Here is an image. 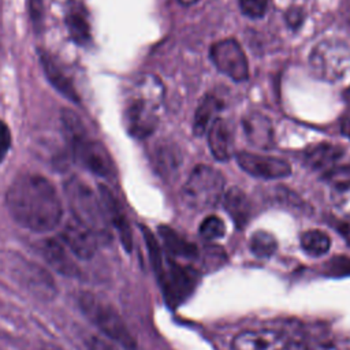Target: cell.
Instances as JSON below:
<instances>
[{
  "mask_svg": "<svg viewBox=\"0 0 350 350\" xmlns=\"http://www.w3.org/2000/svg\"><path fill=\"white\" fill-rule=\"evenodd\" d=\"M75 161L96 176L107 178L112 175L113 160L101 141L89 137L88 131L68 138Z\"/></svg>",
  "mask_w": 350,
  "mask_h": 350,
  "instance_id": "52a82bcc",
  "label": "cell"
},
{
  "mask_svg": "<svg viewBox=\"0 0 350 350\" xmlns=\"http://www.w3.org/2000/svg\"><path fill=\"white\" fill-rule=\"evenodd\" d=\"M249 246L254 256L265 258L275 253L278 247V242L272 234L267 231H257L252 235Z\"/></svg>",
  "mask_w": 350,
  "mask_h": 350,
  "instance_id": "d4e9b609",
  "label": "cell"
},
{
  "mask_svg": "<svg viewBox=\"0 0 350 350\" xmlns=\"http://www.w3.org/2000/svg\"><path fill=\"white\" fill-rule=\"evenodd\" d=\"M208 144L211 153L219 161H227L234 154V139L230 124L221 119L216 118L208 129Z\"/></svg>",
  "mask_w": 350,
  "mask_h": 350,
  "instance_id": "2e32d148",
  "label": "cell"
},
{
  "mask_svg": "<svg viewBox=\"0 0 350 350\" xmlns=\"http://www.w3.org/2000/svg\"><path fill=\"white\" fill-rule=\"evenodd\" d=\"M284 19L288 27L298 29L305 19V12L301 7H290L284 15Z\"/></svg>",
  "mask_w": 350,
  "mask_h": 350,
  "instance_id": "1f68e13d",
  "label": "cell"
},
{
  "mask_svg": "<svg viewBox=\"0 0 350 350\" xmlns=\"http://www.w3.org/2000/svg\"><path fill=\"white\" fill-rule=\"evenodd\" d=\"M60 239L67 246V249L81 260H88L93 257L100 242L90 230H88L75 220L66 224Z\"/></svg>",
  "mask_w": 350,
  "mask_h": 350,
  "instance_id": "7c38bea8",
  "label": "cell"
},
{
  "mask_svg": "<svg viewBox=\"0 0 350 350\" xmlns=\"http://www.w3.org/2000/svg\"><path fill=\"white\" fill-rule=\"evenodd\" d=\"M239 8L247 18H262L268 10V0H238Z\"/></svg>",
  "mask_w": 350,
  "mask_h": 350,
  "instance_id": "83f0119b",
  "label": "cell"
},
{
  "mask_svg": "<svg viewBox=\"0 0 350 350\" xmlns=\"http://www.w3.org/2000/svg\"><path fill=\"white\" fill-rule=\"evenodd\" d=\"M299 242L302 250L313 257L325 254L331 247V239L328 234L321 230H308L302 232Z\"/></svg>",
  "mask_w": 350,
  "mask_h": 350,
  "instance_id": "603a6c76",
  "label": "cell"
},
{
  "mask_svg": "<svg viewBox=\"0 0 350 350\" xmlns=\"http://www.w3.org/2000/svg\"><path fill=\"white\" fill-rule=\"evenodd\" d=\"M309 66L325 82L343 81L350 74V45L339 38L323 40L310 51Z\"/></svg>",
  "mask_w": 350,
  "mask_h": 350,
  "instance_id": "5b68a950",
  "label": "cell"
},
{
  "mask_svg": "<svg viewBox=\"0 0 350 350\" xmlns=\"http://www.w3.org/2000/svg\"><path fill=\"white\" fill-rule=\"evenodd\" d=\"M242 129L247 141L260 149H272L275 145L271 120L261 112L252 111L242 118Z\"/></svg>",
  "mask_w": 350,
  "mask_h": 350,
  "instance_id": "9a60e30c",
  "label": "cell"
},
{
  "mask_svg": "<svg viewBox=\"0 0 350 350\" xmlns=\"http://www.w3.org/2000/svg\"><path fill=\"white\" fill-rule=\"evenodd\" d=\"M159 235L163 241L164 249L168 252V254L172 258L191 260L197 257L198 254L197 247L191 242H189L186 238H183L179 232H176L174 228L168 226H160Z\"/></svg>",
  "mask_w": 350,
  "mask_h": 350,
  "instance_id": "ac0fdd59",
  "label": "cell"
},
{
  "mask_svg": "<svg viewBox=\"0 0 350 350\" xmlns=\"http://www.w3.org/2000/svg\"><path fill=\"white\" fill-rule=\"evenodd\" d=\"M27 8L30 14V21L34 30L38 33L44 26V0H27Z\"/></svg>",
  "mask_w": 350,
  "mask_h": 350,
  "instance_id": "f1b7e54d",
  "label": "cell"
},
{
  "mask_svg": "<svg viewBox=\"0 0 350 350\" xmlns=\"http://www.w3.org/2000/svg\"><path fill=\"white\" fill-rule=\"evenodd\" d=\"M221 107L223 103L213 94H206L200 101L193 119V131L197 137L202 135L209 129V126L215 120L213 116L221 109Z\"/></svg>",
  "mask_w": 350,
  "mask_h": 350,
  "instance_id": "7402d4cb",
  "label": "cell"
},
{
  "mask_svg": "<svg viewBox=\"0 0 350 350\" xmlns=\"http://www.w3.org/2000/svg\"><path fill=\"white\" fill-rule=\"evenodd\" d=\"M42 350H62V349H59V347H45V349H42Z\"/></svg>",
  "mask_w": 350,
  "mask_h": 350,
  "instance_id": "e575fe53",
  "label": "cell"
},
{
  "mask_svg": "<svg viewBox=\"0 0 350 350\" xmlns=\"http://www.w3.org/2000/svg\"><path fill=\"white\" fill-rule=\"evenodd\" d=\"M44 257L49 265L62 275L75 276L78 275V267L71 257V252L59 239H48L44 243Z\"/></svg>",
  "mask_w": 350,
  "mask_h": 350,
  "instance_id": "e0dca14e",
  "label": "cell"
},
{
  "mask_svg": "<svg viewBox=\"0 0 350 350\" xmlns=\"http://www.w3.org/2000/svg\"><path fill=\"white\" fill-rule=\"evenodd\" d=\"M342 154L343 150L340 146L324 142L306 149L304 153V161L312 170L328 171L342 157Z\"/></svg>",
  "mask_w": 350,
  "mask_h": 350,
  "instance_id": "d6986e66",
  "label": "cell"
},
{
  "mask_svg": "<svg viewBox=\"0 0 350 350\" xmlns=\"http://www.w3.org/2000/svg\"><path fill=\"white\" fill-rule=\"evenodd\" d=\"M164 100V86L153 74L141 75L126 101L123 123L126 131L134 138H146L159 124V112Z\"/></svg>",
  "mask_w": 350,
  "mask_h": 350,
  "instance_id": "7a4b0ae2",
  "label": "cell"
},
{
  "mask_svg": "<svg viewBox=\"0 0 350 350\" xmlns=\"http://www.w3.org/2000/svg\"><path fill=\"white\" fill-rule=\"evenodd\" d=\"M324 180L339 193L350 194V165L332 167L324 175Z\"/></svg>",
  "mask_w": 350,
  "mask_h": 350,
  "instance_id": "484cf974",
  "label": "cell"
},
{
  "mask_svg": "<svg viewBox=\"0 0 350 350\" xmlns=\"http://www.w3.org/2000/svg\"><path fill=\"white\" fill-rule=\"evenodd\" d=\"M64 191L74 220L90 230L98 241H108V220L98 194H96L82 179L75 176L66 182Z\"/></svg>",
  "mask_w": 350,
  "mask_h": 350,
  "instance_id": "3957f363",
  "label": "cell"
},
{
  "mask_svg": "<svg viewBox=\"0 0 350 350\" xmlns=\"http://www.w3.org/2000/svg\"><path fill=\"white\" fill-rule=\"evenodd\" d=\"M224 232H226V226L219 216L209 215L200 224V235L204 239L215 241V239L221 238L224 235Z\"/></svg>",
  "mask_w": 350,
  "mask_h": 350,
  "instance_id": "4316f807",
  "label": "cell"
},
{
  "mask_svg": "<svg viewBox=\"0 0 350 350\" xmlns=\"http://www.w3.org/2000/svg\"><path fill=\"white\" fill-rule=\"evenodd\" d=\"M198 0H179V3H182L183 5H191L194 3H197Z\"/></svg>",
  "mask_w": 350,
  "mask_h": 350,
  "instance_id": "836d02e7",
  "label": "cell"
},
{
  "mask_svg": "<svg viewBox=\"0 0 350 350\" xmlns=\"http://www.w3.org/2000/svg\"><path fill=\"white\" fill-rule=\"evenodd\" d=\"M211 59L215 67L235 82H243L249 78V64L246 55L234 38L216 41L211 46Z\"/></svg>",
  "mask_w": 350,
  "mask_h": 350,
  "instance_id": "30bf717a",
  "label": "cell"
},
{
  "mask_svg": "<svg viewBox=\"0 0 350 350\" xmlns=\"http://www.w3.org/2000/svg\"><path fill=\"white\" fill-rule=\"evenodd\" d=\"M98 197H100L101 205L104 208L107 220L111 221V224L116 228L123 247L127 252H130L133 247V235H131L129 221H127L116 197L104 185H98Z\"/></svg>",
  "mask_w": 350,
  "mask_h": 350,
  "instance_id": "5bb4252c",
  "label": "cell"
},
{
  "mask_svg": "<svg viewBox=\"0 0 350 350\" xmlns=\"http://www.w3.org/2000/svg\"><path fill=\"white\" fill-rule=\"evenodd\" d=\"M224 194V178L213 167L198 164L185 182L180 197L186 206L194 211H206L217 205Z\"/></svg>",
  "mask_w": 350,
  "mask_h": 350,
  "instance_id": "277c9868",
  "label": "cell"
},
{
  "mask_svg": "<svg viewBox=\"0 0 350 350\" xmlns=\"http://www.w3.org/2000/svg\"><path fill=\"white\" fill-rule=\"evenodd\" d=\"M327 271L331 275H349L350 273V258L349 257H336L328 261Z\"/></svg>",
  "mask_w": 350,
  "mask_h": 350,
  "instance_id": "f546056e",
  "label": "cell"
},
{
  "mask_svg": "<svg viewBox=\"0 0 350 350\" xmlns=\"http://www.w3.org/2000/svg\"><path fill=\"white\" fill-rule=\"evenodd\" d=\"M221 200L230 217L234 220L237 227L242 228L252 213V205L246 194L238 187H231L223 194Z\"/></svg>",
  "mask_w": 350,
  "mask_h": 350,
  "instance_id": "ffe728a7",
  "label": "cell"
},
{
  "mask_svg": "<svg viewBox=\"0 0 350 350\" xmlns=\"http://www.w3.org/2000/svg\"><path fill=\"white\" fill-rule=\"evenodd\" d=\"M79 308L108 339L116 342L124 350H137L135 339L120 314L111 305L90 293H83L79 297Z\"/></svg>",
  "mask_w": 350,
  "mask_h": 350,
  "instance_id": "8992f818",
  "label": "cell"
},
{
  "mask_svg": "<svg viewBox=\"0 0 350 350\" xmlns=\"http://www.w3.org/2000/svg\"><path fill=\"white\" fill-rule=\"evenodd\" d=\"M343 97H345V100H346V103L349 104V107H350V88L345 92V94H343Z\"/></svg>",
  "mask_w": 350,
  "mask_h": 350,
  "instance_id": "d6a6232c",
  "label": "cell"
},
{
  "mask_svg": "<svg viewBox=\"0 0 350 350\" xmlns=\"http://www.w3.org/2000/svg\"><path fill=\"white\" fill-rule=\"evenodd\" d=\"M156 163L161 175H172L174 172H176L179 165L182 164V159L178 148L171 146L170 144L157 146Z\"/></svg>",
  "mask_w": 350,
  "mask_h": 350,
  "instance_id": "cb8c5ba5",
  "label": "cell"
},
{
  "mask_svg": "<svg viewBox=\"0 0 350 350\" xmlns=\"http://www.w3.org/2000/svg\"><path fill=\"white\" fill-rule=\"evenodd\" d=\"M64 22L67 25L68 34L75 44L85 46L90 42V25L88 21V14L82 5H71L67 11Z\"/></svg>",
  "mask_w": 350,
  "mask_h": 350,
  "instance_id": "44dd1931",
  "label": "cell"
},
{
  "mask_svg": "<svg viewBox=\"0 0 350 350\" xmlns=\"http://www.w3.org/2000/svg\"><path fill=\"white\" fill-rule=\"evenodd\" d=\"M232 350H306L301 342L272 328L245 329L232 339Z\"/></svg>",
  "mask_w": 350,
  "mask_h": 350,
  "instance_id": "ba28073f",
  "label": "cell"
},
{
  "mask_svg": "<svg viewBox=\"0 0 350 350\" xmlns=\"http://www.w3.org/2000/svg\"><path fill=\"white\" fill-rule=\"evenodd\" d=\"M163 293L168 305L175 306L183 302L194 290L198 282L197 272L180 262L170 260V264L163 267L159 273Z\"/></svg>",
  "mask_w": 350,
  "mask_h": 350,
  "instance_id": "9c48e42d",
  "label": "cell"
},
{
  "mask_svg": "<svg viewBox=\"0 0 350 350\" xmlns=\"http://www.w3.org/2000/svg\"><path fill=\"white\" fill-rule=\"evenodd\" d=\"M38 59L42 67V72L51 86L68 101L79 104L81 98L78 96V92L71 78L64 72L63 67L57 63V60L44 49H38Z\"/></svg>",
  "mask_w": 350,
  "mask_h": 350,
  "instance_id": "4fadbf2b",
  "label": "cell"
},
{
  "mask_svg": "<svg viewBox=\"0 0 350 350\" xmlns=\"http://www.w3.org/2000/svg\"><path fill=\"white\" fill-rule=\"evenodd\" d=\"M238 165L247 174L262 179H279L291 175L290 164L279 157L264 156L252 152H238L235 154Z\"/></svg>",
  "mask_w": 350,
  "mask_h": 350,
  "instance_id": "8fae6325",
  "label": "cell"
},
{
  "mask_svg": "<svg viewBox=\"0 0 350 350\" xmlns=\"http://www.w3.org/2000/svg\"><path fill=\"white\" fill-rule=\"evenodd\" d=\"M5 205L19 226L34 232L56 228L63 217V204L55 186L37 174L16 176L5 193Z\"/></svg>",
  "mask_w": 350,
  "mask_h": 350,
  "instance_id": "6da1fadb",
  "label": "cell"
},
{
  "mask_svg": "<svg viewBox=\"0 0 350 350\" xmlns=\"http://www.w3.org/2000/svg\"><path fill=\"white\" fill-rule=\"evenodd\" d=\"M11 148V131L5 122L0 120V163L5 159Z\"/></svg>",
  "mask_w": 350,
  "mask_h": 350,
  "instance_id": "4dcf8cb0",
  "label": "cell"
}]
</instances>
